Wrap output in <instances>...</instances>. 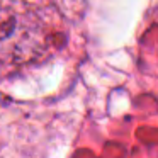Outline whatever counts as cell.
<instances>
[{"label": "cell", "mask_w": 158, "mask_h": 158, "mask_svg": "<svg viewBox=\"0 0 158 158\" xmlns=\"http://www.w3.org/2000/svg\"><path fill=\"white\" fill-rule=\"evenodd\" d=\"M66 34L63 0H0V87L53 60Z\"/></svg>", "instance_id": "cell-1"}]
</instances>
